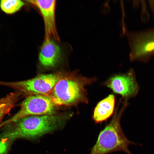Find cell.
<instances>
[{
	"instance_id": "1",
	"label": "cell",
	"mask_w": 154,
	"mask_h": 154,
	"mask_svg": "<svg viewBox=\"0 0 154 154\" xmlns=\"http://www.w3.org/2000/svg\"><path fill=\"white\" fill-rule=\"evenodd\" d=\"M73 115L67 112L24 117L4 126L0 136L13 142L21 139L35 140L63 128Z\"/></svg>"
},
{
	"instance_id": "7",
	"label": "cell",
	"mask_w": 154,
	"mask_h": 154,
	"mask_svg": "<svg viewBox=\"0 0 154 154\" xmlns=\"http://www.w3.org/2000/svg\"><path fill=\"white\" fill-rule=\"evenodd\" d=\"M103 84L115 93L120 95L124 100H127L136 96L140 88L133 69H130L126 73L111 76Z\"/></svg>"
},
{
	"instance_id": "4",
	"label": "cell",
	"mask_w": 154,
	"mask_h": 154,
	"mask_svg": "<svg viewBox=\"0 0 154 154\" xmlns=\"http://www.w3.org/2000/svg\"><path fill=\"white\" fill-rule=\"evenodd\" d=\"M67 73L42 74L30 79L19 81H0V85L12 88L21 94L46 96L51 92L57 81Z\"/></svg>"
},
{
	"instance_id": "9",
	"label": "cell",
	"mask_w": 154,
	"mask_h": 154,
	"mask_svg": "<svg viewBox=\"0 0 154 154\" xmlns=\"http://www.w3.org/2000/svg\"><path fill=\"white\" fill-rule=\"evenodd\" d=\"M62 55L61 48L53 39H44L38 55L42 65L48 68L55 67L61 62Z\"/></svg>"
},
{
	"instance_id": "11",
	"label": "cell",
	"mask_w": 154,
	"mask_h": 154,
	"mask_svg": "<svg viewBox=\"0 0 154 154\" xmlns=\"http://www.w3.org/2000/svg\"><path fill=\"white\" fill-rule=\"evenodd\" d=\"M25 3L20 0H2L0 2L1 10L7 14H12L19 11Z\"/></svg>"
},
{
	"instance_id": "2",
	"label": "cell",
	"mask_w": 154,
	"mask_h": 154,
	"mask_svg": "<svg viewBox=\"0 0 154 154\" xmlns=\"http://www.w3.org/2000/svg\"><path fill=\"white\" fill-rule=\"evenodd\" d=\"M96 80V78L84 76L76 71L67 73L46 96L55 106H73L81 103L88 104V99L85 87Z\"/></svg>"
},
{
	"instance_id": "6",
	"label": "cell",
	"mask_w": 154,
	"mask_h": 154,
	"mask_svg": "<svg viewBox=\"0 0 154 154\" xmlns=\"http://www.w3.org/2000/svg\"><path fill=\"white\" fill-rule=\"evenodd\" d=\"M131 48V61L147 62L154 56V28L137 32L126 33Z\"/></svg>"
},
{
	"instance_id": "5",
	"label": "cell",
	"mask_w": 154,
	"mask_h": 154,
	"mask_svg": "<svg viewBox=\"0 0 154 154\" xmlns=\"http://www.w3.org/2000/svg\"><path fill=\"white\" fill-rule=\"evenodd\" d=\"M20 106L19 111L10 118L1 123L0 128L24 117L56 113V106L48 97L45 95H31L25 99Z\"/></svg>"
},
{
	"instance_id": "8",
	"label": "cell",
	"mask_w": 154,
	"mask_h": 154,
	"mask_svg": "<svg viewBox=\"0 0 154 154\" xmlns=\"http://www.w3.org/2000/svg\"><path fill=\"white\" fill-rule=\"evenodd\" d=\"M37 7L43 17L44 25V39L52 38L59 41L57 31L55 17L56 1L33 0L26 1Z\"/></svg>"
},
{
	"instance_id": "14",
	"label": "cell",
	"mask_w": 154,
	"mask_h": 154,
	"mask_svg": "<svg viewBox=\"0 0 154 154\" xmlns=\"http://www.w3.org/2000/svg\"><path fill=\"white\" fill-rule=\"evenodd\" d=\"M21 94V93L18 92L12 93L3 98H0V107L11 101L18 100Z\"/></svg>"
},
{
	"instance_id": "3",
	"label": "cell",
	"mask_w": 154,
	"mask_h": 154,
	"mask_svg": "<svg viewBox=\"0 0 154 154\" xmlns=\"http://www.w3.org/2000/svg\"><path fill=\"white\" fill-rule=\"evenodd\" d=\"M121 103L119 101L111 120L100 132L89 154H108L118 151L132 154L128 147L135 143L126 137L120 125L121 115L129 104L126 101L121 105Z\"/></svg>"
},
{
	"instance_id": "10",
	"label": "cell",
	"mask_w": 154,
	"mask_h": 154,
	"mask_svg": "<svg viewBox=\"0 0 154 154\" xmlns=\"http://www.w3.org/2000/svg\"><path fill=\"white\" fill-rule=\"evenodd\" d=\"M115 99L114 94H110L97 104L92 116L95 123H101L112 115L115 109Z\"/></svg>"
},
{
	"instance_id": "12",
	"label": "cell",
	"mask_w": 154,
	"mask_h": 154,
	"mask_svg": "<svg viewBox=\"0 0 154 154\" xmlns=\"http://www.w3.org/2000/svg\"><path fill=\"white\" fill-rule=\"evenodd\" d=\"M13 142L0 136V154H8Z\"/></svg>"
},
{
	"instance_id": "13",
	"label": "cell",
	"mask_w": 154,
	"mask_h": 154,
	"mask_svg": "<svg viewBox=\"0 0 154 154\" xmlns=\"http://www.w3.org/2000/svg\"><path fill=\"white\" fill-rule=\"evenodd\" d=\"M16 102L15 100L12 101L0 107V125L4 116L9 114Z\"/></svg>"
}]
</instances>
